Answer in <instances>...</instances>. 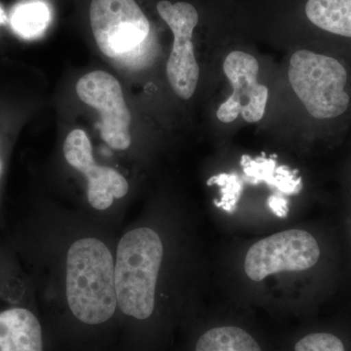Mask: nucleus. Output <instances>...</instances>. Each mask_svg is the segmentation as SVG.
Returning a JSON list of instances; mask_svg holds the SVG:
<instances>
[{"instance_id":"nucleus-1","label":"nucleus","mask_w":351,"mask_h":351,"mask_svg":"<svg viewBox=\"0 0 351 351\" xmlns=\"http://www.w3.org/2000/svg\"><path fill=\"white\" fill-rule=\"evenodd\" d=\"M66 299L76 319L99 325L112 317L117 304L114 263L107 245L77 240L66 258Z\"/></svg>"},{"instance_id":"nucleus-2","label":"nucleus","mask_w":351,"mask_h":351,"mask_svg":"<svg viewBox=\"0 0 351 351\" xmlns=\"http://www.w3.org/2000/svg\"><path fill=\"white\" fill-rule=\"evenodd\" d=\"M162 258V241L152 228H135L120 240L114 272L117 304L122 313L138 320L151 317Z\"/></svg>"},{"instance_id":"nucleus-3","label":"nucleus","mask_w":351,"mask_h":351,"mask_svg":"<svg viewBox=\"0 0 351 351\" xmlns=\"http://www.w3.org/2000/svg\"><path fill=\"white\" fill-rule=\"evenodd\" d=\"M288 77L295 94L314 119H336L350 106V95L346 91L348 73L335 58L298 50L291 57Z\"/></svg>"},{"instance_id":"nucleus-4","label":"nucleus","mask_w":351,"mask_h":351,"mask_svg":"<svg viewBox=\"0 0 351 351\" xmlns=\"http://www.w3.org/2000/svg\"><path fill=\"white\" fill-rule=\"evenodd\" d=\"M319 258V245L313 234L301 230H285L252 245L245 257V274L260 282L278 272L311 269Z\"/></svg>"},{"instance_id":"nucleus-5","label":"nucleus","mask_w":351,"mask_h":351,"mask_svg":"<svg viewBox=\"0 0 351 351\" xmlns=\"http://www.w3.org/2000/svg\"><path fill=\"white\" fill-rule=\"evenodd\" d=\"M90 23L99 49L110 58L132 52L151 31L135 0H92Z\"/></svg>"},{"instance_id":"nucleus-6","label":"nucleus","mask_w":351,"mask_h":351,"mask_svg":"<svg viewBox=\"0 0 351 351\" xmlns=\"http://www.w3.org/2000/svg\"><path fill=\"white\" fill-rule=\"evenodd\" d=\"M156 9L174 36L166 64L168 82L177 96L189 100L195 94L199 80L200 69L193 43V34L199 16L195 7L188 2L171 3L168 0H161Z\"/></svg>"},{"instance_id":"nucleus-7","label":"nucleus","mask_w":351,"mask_h":351,"mask_svg":"<svg viewBox=\"0 0 351 351\" xmlns=\"http://www.w3.org/2000/svg\"><path fill=\"white\" fill-rule=\"evenodd\" d=\"M76 93L83 103L100 112L103 140L117 151L128 149L132 115L119 80L107 71H91L78 80Z\"/></svg>"},{"instance_id":"nucleus-8","label":"nucleus","mask_w":351,"mask_h":351,"mask_svg":"<svg viewBox=\"0 0 351 351\" xmlns=\"http://www.w3.org/2000/svg\"><path fill=\"white\" fill-rule=\"evenodd\" d=\"M223 73L232 93L219 105L217 117L221 123H232L241 117L247 123H256L265 117L269 89L258 82V60L243 51H233L223 62Z\"/></svg>"},{"instance_id":"nucleus-9","label":"nucleus","mask_w":351,"mask_h":351,"mask_svg":"<svg viewBox=\"0 0 351 351\" xmlns=\"http://www.w3.org/2000/svg\"><path fill=\"white\" fill-rule=\"evenodd\" d=\"M64 156L71 167L87 178L88 201L95 209H108L115 198L120 199L128 193V182L123 176L113 168L95 163L91 142L82 129H75L66 136Z\"/></svg>"},{"instance_id":"nucleus-10","label":"nucleus","mask_w":351,"mask_h":351,"mask_svg":"<svg viewBox=\"0 0 351 351\" xmlns=\"http://www.w3.org/2000/svg\"><path fill=\"white\" fill-rule=\"evenodd\" d=\"M0 351H43L40 323L25 307L0 311Z\"/></svg>"},{"instance_id":"nucleus-11","label":"nucleus","mask_w":351,"mask_h":351,"mask_svg":"<svg viewBox=\"0 0 351 351\" xmlns=\"http://www.w3.org/2000/svg\"><path fill=\"white\" fill-rule=\"evenodd\" d=\"M304 12L318 29L351 38V0H307Z\"/></svg>"},{"instance_id":"nucleus-12","label":"nucleus","mask_w":351,"mask_h":351,"mask_svg":"<svg viewBox=\"0 0 351 351\" xmlns=\"http://www.w3.org/2000/svg\"><path fill=\"white\" fill-rule=\"evenodd\" d=\"M195 351H263L255 339L239 327L213 328L196 343Z\"/></svg>"},{"instance_id":"nucleus-13","label":"nucleus","mask_w":351,"mask_h":351,"mask_svg":"<svg viewBox=\"0 0 351 351\" xmlns=\"http://www.w3.org/2000/svg\"><path fill=\"white\" fill-rule=\"evenodd\" d=\"M48 6L40 0L22 2L13 9L11 25L14 32L25 39L38 38L50 22Z\"/></svg>"},{"instance_id":"nucleus-14","label":"nucleus","mask_w":351,"mask_h":351,"mask_svg":"<svg viewBox=\"0 0 351 351\" xmlns=\"http://www.w3.org/2000/svg\"><path fill=\"white\" fill-rule=\"evenodd\" d=\"M295 351H345L343 341L335 335L313 332L300 339Z\"/></svg>"},{"instance_id":"nucleus-15","label":"nucleus","mask_w":351,"mask_h":351,"mask_svg":"<svg viewBox=\"0 0 351 351\" xmlns=\"http://www.w3.org/2000/svg\"><path fill=\"white\" fill-rule=\"evenodd\" d=\"M7 22V17L6 14L4 12L3 9H2V7L0 6V25L5 24Z\"/></svg>"},{"instance_id":"nucleus-16","label":"nucleus","mask_w":351,"mask_h":351,"mask_svg":"<svg viewBox=\"0 0 351 351\" xmlns=\"http://www.w3.org/2000/svg\"><path fill=\"white\" fill-rule=\"evenodd\" d=\"M0 172H1V162H0Z\"/></svg>"}]
</instances>
